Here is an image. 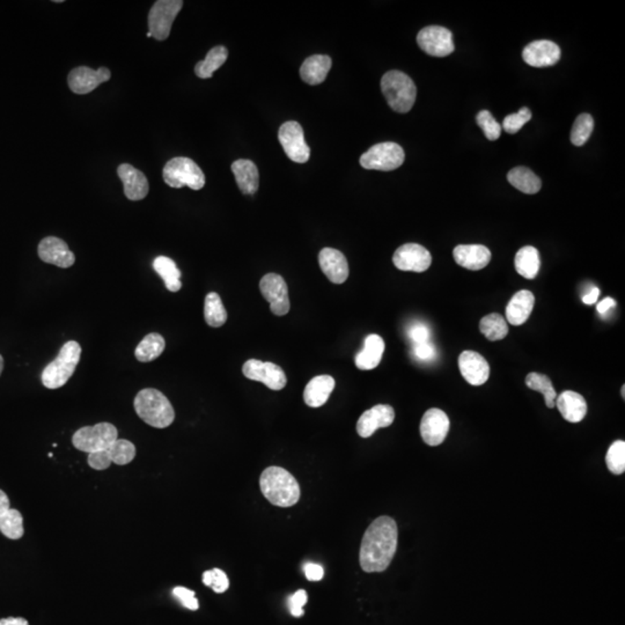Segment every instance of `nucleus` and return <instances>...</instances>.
<instances>
[{
    "mask_svg": "<svg viewBox=\"0 0 625 625\" xmlns=\"http://www.w3.org/2000/svg\"><path fill=\"white\" fill-rule=\"evenodd\" d=\"M397 525L389 516L374 520L362 538L359 562L367 573L384 572L391 565L397 550Z\"/></svg>",
    "mask_w": 625,
    "mask_h": 625,
    "instance_id": "obj_1",
    "label": "nucleus"
},
{
    "mask_svg": "<svg viewBox=\"0 0 625 625\" xmlns=\"http://www.w3.org/2000/svg\"><path fill=\"white\" fill-rule=\"evenodd\" d=\"M393 262L399 270L424 272L431 265L432 256L423 245L406 243L396 250Z\"/></svg>",
    "mask_w": 625,
    "mask_h": 625,
    "instance_id": "obj_14",
    "label": "nucleus"
},
{
    "mask_svg": "<svg viewBox=\"0 0 625 625\" xmlns=\"http://www.w3.org/2000/svg\"><path fill=\"white\" fill-rule=\"evenodd\" d=\"M459 369L462 377L472 386H482L489 380L490 366L482 355L475 351H463L459 357Z\"/></svg>",
    "mask_w": 625,
    "mask_h": 625,
    "instance_id": "obj_19",
    "label": "nucleus"
},
{
    "mask_svg": "<svg viewBox=\"0 0 625 625\" xmlns=\"http://www.w3.org/2000/svg\"><path fill=\"white\" fill-rule=\"evenodd\" d=\"M242 372L249 380L262 382L272 391H282L287 384L285 372L274 362L250 359L245 362Z\"/></svg>",
    "mask_w": 625,
    "mask_h": 625,
    "instance_id": "obj_11",
    "label": "nucleus"
},
{
    "mask_svg": "<svg viewBox=\"0 0 625 625\" xmlns=\"http://www.w3.org/2000/svg\"><path fill=\"white\" fill-rule=\"evenodd\" d=\"M600 296V289L597 287H593L591 291H589V294L582 296V303L586 305H593L595 304L597 301V298Z\"/></svg>",
    "mask_w": 625,
    "mask_h": 625,
    "instance_id": "obj_53",
    "label": "nucleus"
},
{
    "mask_svg": "<svg viewBox=\"0 0 625 625\" xmlns=\"http://www.w3.org/2000/svg\"><path fill=\"white\" fill-rule=\"evenodd\" d=\"M260 289L264 299L270 304V309L274 315L283 316L289 311V289L282 276L277 274H267L260 282Z\"/></svg>",
    "mask_w": 625,
    "mask_h": 625,
    "instance_id": "obj_13",
    "label": "nucleus"
},
{
    "mask_svg": "<svg viewBox=\"0 0 625 625\" xmlns=\"http://www.w3.org/2000/svg\"><path fill=\"white\" fill-rule=\"evenodd\" d=\"M594 129V120L589 113H582L574 121L571 131V142L574 146H582L589 140Z\"/></svg>",
    "mask_w": 625,
    "mask_h": 625,
    "instance_id": "obj_39",
    "label": "nucleus"
},
{
    "mask_svg": "<svg viewBox=\"0 0 625 625\" xmlns=\"http://www.w3.org/2000/svg\"><path fill=\"white\" fill-rule=\"evenodd\" d=\"M107 450L109 453L111 462L118 465H129L135 457V445L125 439H118Z\"/></svg>",
    "mask_w": 625,
    "mask_h": 625,
    "instance_id": "obj_40",
    "label": "nucleus"
},
{
    "mask_svg": "<svg viewBox=\"0 0 625 625\" xmlns=\"http://www.w3.org/2000/svg\"><path fill=\"white\" fill-rule=\"evenodd\" d=\"M110 77L111 74L107 67L91 69L86 66H79L69 72L67 83L71 91L83 96L94 91L100 84L107 83Z\"/></svg>",
    "mask_w": 625,
    "mask_h": 625,
    "instance_id": "obj_16",
    "label": "nucleus"
},
{
    "mask_svg": "<svg viewBox=\"0 0 625 625\" xmlns=\"http://www.w3.org/2000/svg\"><path fill=\"white\" fill-rule=\"evenodd\" d=\"M540 254L538 249L526 245L520 249L516 255V270L527 279H534L540 271Z\"/></svg>",
    "mask_w": 625,
    "mask_h": 625,
    "instance_id": "obj_30",
    "label": "nucleus"
},
{
    "mask_svg": "<svg viewBox=\"0 0 625 625\" xmlns=\"http://www.w3.org/2000/svg\"><path fill=\"white\" fill-rule=\"evenodd\" d=\"M166 342L160 333H149L135 347V355L142 362H153L165 351Z\"/></svg>",
    "mask_w": 625,
    "mask_h": 625,
    "instance_id": "obj_33",
    "label": "nucleus"
},
{
    "mask_svg": "<svg viewBox=\"0 0 625 625\" xmlns=\"http://www.w3.org/2000/svg\"><path fill=\"white\" fill-rule=\"evenodd\" d=\"M555 406L560 410L564 419L570 423L582 421L587 413L586 399L575 391H563L560 396H557Z\"/></svg>",
    "mask_w": 625,
    "mask_h": 625,
    "instance_id": "obj_24",
    "label": "nucleus"
},
{
    "mask_svg": "<svg viewBox=\"0 0 625 625\" xmlns=\"http://www.w3.org/2000/svg\"><path fill=\"white\" fill-rule=\"evenodd\" d=\"M404 157L406 154L399 144L387 142L371 147L362 154L359 162L362 167L369 171L391 172L402 166Z\"/></svg>",
    "mask_w": 625,
    "mask_h": 625,
    "instance_id": "obj_8",
    "label": "nucleus"
},
{
    "mask_svg": "<svg viewBox=\"0 0 625 625\" xmlns=\"http://www.w3.org/2000/svg\"><path fill=\"white\" fill-rule=\"evenodd\" d=\"M417 43L425 54L435 57H446L455 49L453 35L445 27H425L418 33Z\"/></svg>",
    "mask_w": 625,
    "mask_h": 625,
    "instance_id": "obj_12",
    "label": "nucleus"
},
{
    "mask_svg": "<svg viewBox=\"0 0 625 625\" xmlns=\"http://www.w3.org/2000/svg\"><path fill=\"white\" fill-rule=\"evenodd\" d=\"M133 406L139 418L155 428H168L175 419V411L172 403L161 391L154 388L139 391Z\"/></svg>",
    "mask_w": 625,
    "mask_h": 625,
    "instance_id": "obj_3",
    "label": "nucleus"
},
{
    "mask_svg": "<svg viewBox=\"0 0 625 625\" xmlns=\"http://www.w3.org/2000/svg\"><path fill=\"white\" fill-rule=\"evenodd\" d=\"M162 175L169 187L177 189L187 186L193 190H201L205 186L204 173L189 157H179L169 160L164 167Z\"/></svg>",
    "mask_w": 625,
    "mask_h": 625,
    "instance_id": "obj_6",
    "label": "nucleus"
},
{
    "mask_svg": "<svg viewBox=\"0 0 625 625\" xmlns=\"http://www.w3.org/2000/svg\"><path fill=\"white\" fill-rule=\"evenodd\" d=\"M261 491L271 504L279 507H289L300 499L298 481L286 469L269 467L260 479Z\"/></svg>",
    "mask_w": 625,
    "mask_h": 625,
    "instance_id": "obj_2",
    "label": "nucleus"
},
{
    "mask_svg": "<svg viewBox=\"0 0 625 625\" xmlns=\"http://www.w3.org/2000/svg\"><path fill=\"white\" fill-rule=\"evenodd\" d=\"M530 118H531L530 110L526 107H523V109L519 110L518 113H511L505 118L504 122H503V129L509 135H514L523 129L527 122L530 121Z\"/></svg>",
    "mask_w": 625,
    "mask_h": 625,
    "instance_id": "obj_43",
    "label": "nucleus"
},
{
    "mask_svg": "<svg viewBox=\"0 0 625 625\" xmlns=\"http://www.w3.org/2000/svg\"><path fill=\"white\" fill-rule=\"evenodd\" d=\"M606 463L609 470L615 475H621L625 472V443L617 440L608 450Z\"/></svg>",
    "mask_w": 625,
    "mask_h": 625,
    "instance_id": "obj_41",
    "label": "nucleus"
},
{
    "mask_svg": "<svg viewBox=\"0 0 625 625\" xmlns=\"http://www.w3.org/2000/svg\"><path fill=\"white\" fill-rule=\"evenodd\" d=\"M228 57V52L223 45H218L208 52L204 61L197 63L195 66V74L201 79L212 78L213 74L220 66H223Z\"/></svg>",
    "mask_w": 625,
    "mask_h": 625,
    "instance_id": "obj_34",
    "label": "nucleus"
},
{
    "mask_svg": "<svg viewBox=\"0 0 625 625\" xmlns=\"http://www.w3.org/2000/svg\"><path fill=\"white\" fill-rule=\"evenodd\" d=\"M0 531L1 534L11 540H19L25 534L23 518L18 509L11 508L0 518Z\"/></svg>",
    "mask_w": 625,
    "mask_h": 625,
    "instance_id": "obj_37",
    "label": "nucleus"
},
{
    "mask_svg": "<svg viewBox=\"0 0 625 625\" xmlns=\"http://www.w3.org/2000/svg\"><path fill=\"white\" fill-rule=\"evenodd\" d=\"M381 89L389 107L397 113H408L416 101V85L401 71H389L384 74L381 79Z\"/></svg>",
    "mask_w": 625,
    "mask_h": 625,
    "instance_id": "obj_5",
    "label": "nucleus"
},
{
    "mask_svg": "<svg viewBox=\"0 0 625 625\" xmlns=\"http://www.w3.org/2000/svg\"><path fill=\"white\" fill-rule=\"evenodd\" d=\"M211 589L216 593L226 592L230 587V580L227 578L226 573L220 569H213L212 570V582H211Z\"/></svg>",
    "mask_w": 625,
    "mask_h": 625,
    "instance_id": "obj_49",
    "label": "nucleus"
},
{
    "mask_svg": "<svg viewBox=\"0 0 625 625\" xmlns=\"http://www.w3.org/2000/svg\"><path fill=\"white\" fill-rule=\"evenodd\" d=\"M395 419V411L387 404H377L362 413L357 423V432L362 438H369L379 428H388Z\"/></svg>",
    "mask_w": 625,
    "mask_h": 625,
    "instance_id": "obj_17",
    "label": "nucleus"
},
{
    "mask_svg": "<svg viewBox=\"0 0 625 625\" xmlns=\"http://www.w3.org/2000/svg\"><path fill=\"white\" fill-rule=\"evenodd\" d=\"M527 387L533 389V391H540L545 396V404L548 408L552 409L555 406L556 394L555 388L552 384L551 380L547 375L538 373H529L526 377Z\"/></svg>",
    "mask_w": 625,
    "mask_h": 625,
    "instance_id": "obj_38",
    "label": "nucleus"
},
{
    "mask_svg": "<svg viewBox=\"0 0 625 625\" xmlns=\"http://www.w3.org/2000/svg\"><path fill=\"white\" fill-rule=\"evenodd\" d=\"M333 62L329 56L314 55L308 57L300 69L301 79L309 85H318L326 80Z\"/></svg>",
    "mask_w": 625,
    "mask_h": 625,
    "instance_id": "obj_28",
    "label": "nucleus"
},
{
    "mask_svg": "<svg viewBox=\"0 0 625 625\" xmlns=\"http://www.w3.org/2000/svg\"><path fill=\"white\" fill-rule=\"evenodd\" d=\"M408 336L415 345L416 344L425 343L430 342V329L425 323L416 322L413 323L408 329Z\"/></svg>",
    "mask_w": 625,
    "mask_h": 625,
    "instance_id": "obj_45",
    "label": "nucleus"
},
{
    "mask_svg": "<svg viewBox=\"0 0 625 625\" xmlns=\"http://www.w3.org/2000/svg\"><path fill=\"white\" fill-rule=\"evenodd\" d=\"M87 462L89 467L96 469V470H105V469L109 468L110 465L113 463L111 459H110L109 453H108V450L88 454Z\"/></svg>",
    "mask_w": 625,
    "mask_h": 625,
    "instance_id": "obj_47",
    "label": "nucleus"
},
{
    "mask_svg": "<svg viewBox=\"0 0 625 625\" xmlns=\"http://www.w3.org/2000/svg\"><path fill=\"white\" fill-rule=\"evenodd\" d=\"M39 257L45 263L63 269L72 267L76 262V256L69 250V245L62 239L56 237H48L40 242Z\"/></svg>",
    "mask_w": 625,
    "mask_h": 625,
    "instance_id": "obj_18",
    "label": "nucleus"
},
{
    "mask_svg": "<svg viewBox=\"0 0 625 625\" xmlns=\"http://www.w3.org/2000/svg\"><path fill=\"white\" fill-rule=\"evenodd\" d=\"M81 347L76 340H69L63 345L57 358L50 362L42 372L41 380L48 389H58L72 377L80 362Z\"/></svg>",
    "mask_w": 625,
    "mask_h": 625,
    "instance_id": "obj_4",
    "label": "nucleus"
},
{
    "mask_svg": "<svg viewBox=\"0 0 625 625\" xmlns=\"http://www.w3.org/2000/svg\"><path fill=\"white\" fill-rule=\"evenodd\" d=\"M454 260L468 270H482L490 263L491 252L482 245H460L453 252Z\"/></svg>",
    "mask_w": 625,
    "mask_h": 625,
    "instance_id": "obj_23",
    "label": "nucleus"
},
{
    "mask_svg": "<svg viewBox=\"0 0 625 625\" xmlns=\"http://www.w3.org/2000/svg\"><path fill=\"white\" fill-rule=\"evenodd\" d=\"M173 594L181 601V604L184 607L190 609V611H197L198 607H199V604H198L197 597L195 596L194 591H190V589H186V587H175V589H173Z\"/></svg>",
    "mask_w": 625,
    "mask_h": 625,
    "instance_id": "obj_46",
    "label": "nucleus"
},
{
    "mask_svg": "<svg viewBox=\"0 0 625 625\" xmlns=\"http://www.w3.org/2000/svg\"><path fill=\"white\" fill-rule=\"evenodd\" d=\"M384 352V342L379 335L366 337L364 349L355 355V366L362 371L374 369L380 364Z\"/></svg>",
    "mask_w": 625,
    "mask_h": 625,
    "instance_id": "obj_29",
    "label": "nucleus"
},
{
    "mask_svg": "<svg viewBox=\"0 0 625 625\" xmlns=\"http://www.w3.org/2000/svg\"><path fill=\"white\" fill-rule=\"evenodd\" d=\"M118 174L124 186V195L130 201H140L146 197L150 190L149 181L144 173L133 166L123 164L118 169Z\"/></svg>",
    "mask_w": 625,
    "mask_h": 625,
    "instance_id": "obj_22",
    "label": "nucleus"
},
{
    "mask_svg": "<svg viewBox=\"0 0 625 625\" xmlns=\"http://www.w3.org/2000/svg\"><path fill=\"white\" fill-rule=\"evenodd\" d=\"M479 330L487 340L492 342L504 340L508 333L507 322L505 321L501 314L492 313L481 320Z\"/></svg>",
    "mask_w": 625,
    "mask_h": 625,
    "instance_id": "obj_36",
    "label": "nucleus"
},
{
    "mask_svg": "<svg viewBox=\"0 0 625 625\" xmlns=\"http://www.w3.org/2000/svg\"><path fill=\"white\" fill-rule=\"evenodd\" d=\"M535 305V296L527 289L516 292L506 307V318L512 326H521L529 318Z\"/></svg>",
    "mask_w": 625,
    "mask_h": 625,
    "instance_id": "obj_25",
    "label": "nucleus"
},
{
    "mask_svg": "<svg viewBox=\"0 0 625 625\" xmlns=\"http://www.w3.org/2000/svg\"><path fill=\"white\" fill-rule=\"evenodd\" d=\"M523 58L533 67H548L560 61V48L551 41H534L523 49Z\"/></svg>",
    "mask_w": 625,
    "mask_h": 625,
    "instance_id": "obj_20",
    "label": "nucleus"
},
{
    "mask_svg": "<svg viewBox=\"0 0 625 625\" xmlns=\"http://www.w3.org/2000/svg\"><path fill=\"white\" fill-rule=\"evenodd\" d=\"M476 122H477L479 128L482 129L486 138L491 140V142L497 140L501 137V125L494 120L490 111H487V110L479 111L477 113V116H476Z\"/></svg>",
    "mask_w": 625,
    "mask_h": 625,
    "instance_id": "obj_42",
    "label": "nucleus"
},
{
    "mask_svg": "<svg viewBox=\"0 0 625 625\" xmlns=\"http://www.w3.org/2000/svg\"><path fill=\"white\" fill-rule=\"evenodd\" d=\"M622 397H623V399H625V386H623V387H622Z\"/></svg>",
    "mask_w": 625,
    "mask_h": 625,
    "instance_id": "obj_57",
    "label": "nucleus"
},
{
    "mask_svg": "<svg viewBox=\"0 0 625 625\" xmlns=\"http://www.w3.org/2000/svg\"><path fill=\"white\" fill-rule=\"evenodd\" d=\"M450 425V419L443 410H428L421 421V435L424 443L430 446L441 445L448 435Z\"/></svg>",
    "mask_w": 625,
    "mask_h": 625,
    "instance_id": "obj_15",
    "label": "nucleus"
},
{
    "mask_svg": "<svg viewBox=\"0 0 625 625\" xmlns=\"http://www.w3.org/2000/svg\"><path fill=\"white\" fill-rule=\"evenodd\" d=\"M211 582H212V570L205 571L204 573H203V582H204V585L210 587V586H211Z\"/></svg>",
    "mask_w": 625,
    "mask_h": 625,
    "instance_id": "obj_55",
    "label": "nucleus"
},
{
    "mask_svg": "<svg viewBox=\"0 0 625 625\" xmlns=\"http://www.w3.org/2000/svg\"><path fill=\"white\" fill-rule=\"evenodd\" d=\"M153 269L165 282L166 289L171 292H177L182 287L181 271L172 259L159 256L154 260Z\"/></svg>",
    "mask_w": 625,
    "mask_h": 625,
    "instance_id": "obj_32",
    "label": "nucleus"
},
{
    "mask_svg": "<svg viewBox=\"0 0 625 625\" xmlns=\"http://www.w3.org/2000/svg\"><path fill=\"white\" fill-rule=\"evenodd\" d=\"M0 625H30L25 618L8 617L0 619Z\"/></svg>",
    "mask_w": 625,
    "mask_h": 625,
    "instance_id": "obj_54",
    "label": "nucleus"
},
{
    "mask_svg": "<svg viewBox=\"0 0 625 625\" xmlns=\"http://www.w3.org/2000/svg\"><path fill=\"white\" fill-rule=\"evenodd\" d=\"M304 571L309 582H320L325 577V570L318 564L307 563L304 567Z\"/></svg>",
    "mask_w": 625,
    "mask_h": 625,
    "instance_id": "obj_50",
    "label": "nucleus"
},
{
    "mask_svg": "<svg viewBox=\"0 0 625 625\" xmlns=\"http://www.w3.org/2000/svg\"><path fill=\"white\" fill-rule=\"evenodd\" d=\"M3 369H4V359H3V357H1V355H0V375H1V372H3Z\"/></svg>",
    "mask_w": 625,
    "mask_h": 625,
    "instance_id": "obj_56",
    "label": "nucleus"
},
{
    "mask_svg": "<svg viewBox=\"0 0 625 625\" xmlns=\"http://www.w3.org/2000/svg\"><path fill=\"white\" fill-rule=\"evenodd\" d=\"M615 306H616V301H615L613 298H609V296H608V298H606V299L602 300L601 303L597 304V311H599L600 314L604 315L606 314L609 309L614 308Z\"/></svg>",
    "mask_w": 625,
    "mask_h": 625,
    "instance_id": "obj_51",
    "label": "nucleus"
},
{
    "mask_svg": "<svg viewBox=\"0 0 625 625\" xmlns=\"http://www.w3.org/2000/svg\"><path fill=\"white\" fill-rule=\"evenodd\" d=\"M335 388V380L330 375L313 377L304 391L305 403L311 408L325 406Z\"/></svg>",
    "mask_w": 625,
    "mask_h": 625,
    "instance_id": "obj_26",
    "label": "nucleus"
},
{
    "mask_svg": "<svg viewBox=\"0 0 625 625\" xmlns=\"http://www.w3.org/2000/svg\"><path fill=\"white\" fill-rule=\"evenodd\" d=\"M118 435L116 426L110 423H99L79 428L74 435L72 443L77 450L91 454L109 448L118 440Z\"/></svg>",
    "mask_w": 625,
    "mask_h": 625,
    "instance_id": "obj_7",
    "label": "nucleus"
},
{
    "mask_svg": "<svg viewBox=\"0 0 625 625\" xmlns=\"http://www.w3.org/2000/svg\"><path fill=\"white\" fill-rule=\"evenodd\" d=\"M318 263L323 274L333 284H343L349 277L347 257L337 249H322L318 254Z\"/></svg>",
    "mask_w": 625,
    "mask_h": 625,
    "instance_id": "obj_21",
    "label": "nucleus"
},
{
    "mask_svg": "<svg viewBox=\"0 0 625 625\" xmlns=\"http://www.w3.org/2000/svg\"><path fill=\"white\" fill-rule=\"evenodd\" d=\"M278 139L291 160L296 164L307 162L311 157V149L306 144L304 130L298 122L284 123L278 132Z\"/></svg>",
    "mask_w": 625,
    "mask_h": 625,
    "instance_id": "obj_10",
    "label": "nucleus"
},
{
    "mask_svg": "<svg viewBox=\"0 0 625 625\" xmlns=\"http://www.w3.org/2000/svg\"><path fill=\"white\" fill-rule=\"evenodd\" d=\"M413 355L418 360L421 362H432L437 358V349L431 342H425V343L416 344L413 347Z\"/></svg>",
    "mask_w": 625,
    "mask_h": 625,
    "instance_id": "obj_48",
    "label": "nucleus"
},
{
    "mask_svg": "<svg viewBox=\"0 0 625 625\" xmlns=\"http://www.w3.org/2000/svg\"><path fill=\"white\" fill-rule=\"evenodd\" d=\"M10 509H11V506H10L8 494H5L4 491L0 490V518L4 516L5 513H8Z\"/></svg>",
    "mask_w": 625,
    "mask_h": 625,
    "instance_id": "obj_52",
    "label": "nucleus"
},
{
    "mask_svg": "<svg viewBox=\"0 0 625 625\" xmlns=\"http://www.w3.org/2000/svg\"><path fill=\"white\" fill-rule=\"evenodd\" d=\"M204 318L208 326L213 328H219L226 323L227 311L218 293H208L205 298Z\"/></svg>",
    "mask_w": 625,
    "mask_h": 625,
    "instance_id": "obj_35",
    "label": "nucleus"
},
{
    "mask_svg": "<svg viewBox=\"0 0 625 625\" xmlns=\"http://www.w3.org/2000/svg\"><path fill=\"white\" fill-rule=\"evenodd\" d=\"M307 593L304 589L296 591L293 595L289 596V608L291 615L294 617H300L304 615L305 604H307Z\"/></svg>",
    "mask_w": 625,
    "mask_h": 625,
    "instance_id": "obj_44",
    "label": "nucleus"
},
{
    "mask_svg": "<svg viewBox=\"0 0 625 625\" xmlns=\"http://www.w3.org/2000/svg\"><path fill=\"white\" fill-rule=\"evenodd\" d=\"M508 182L523 194L533 195L540 191L541 179L526 167H516L507 174Z\"/></svg>",
    "mask_w": 625,
    "mask_h": 625,
    "instance_id": "obj_31",
    "label": "nucleus"
},
{
    "mask_svg": "<svg viewBox=\"0 0 625 625\" xmlns=\"http://www.w3.org/2000/svg\"><path fill=\"white\" fill-rule=\"evenodd\" d=\"M232 172L234 174L235 181L242 194L254 195L256 193L260 174L252 161L245 159L234 161L232 165Z\"/></svg>",
    "mask_w": 625,
    "mask_h": 625,
    "instance_id": "obj_27",
    "label": "nucleus"
},
{
    "mask_svg": "<svg viewBox=\"0 0 625 625\" xmlns=\"http://www.w3.org/2000/svg\"><path fill=\"white\" fill-rule=\"evenodd\" d=\"M183 8L181 0H159L149 14V33L157 41H165L171 34L173 22Z\"/></svg>",
    "mask_w": 625,
    "mask_h": 625,
    "instance_id": "obj_9",
    "label": "nucleus"
}]
</instances>
